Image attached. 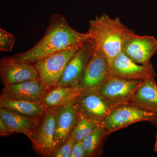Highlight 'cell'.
I'll list each match as a JSON object with an SVG mask.
<instances>
[{
	"label": "cell",
	"instance_id": "6da1fadb",
	"mask_svg": "<svg viewBox=\"0 0 157 157\" xmlns=\"http://www.w3.org/2000/svg\"><path fill=\"white\" fill-rule=\"evenodd\" d=\"M89 34L73 29L62 14H55L44 36L36 45L23 53L5 57L2 63L35 64L53 54L84 42L90 39Z\"/></svg>",
	"mask_w": 157,
	"mask_h": 157
},
{
	"label": "cell",
	"instance_id": "7a4b0ae2",
	"mask_svg": "<svg viewBox=\"0 0 157 157\" xmlns=\"http://www.w3.org/2000/svg\"><path fill=\"white\" fill-rule=\"evenodd\" d=\"M131 31L118 17L104 14L90 20L87 32L110 62L121 52L124 40Z\"/></svg>",
	"mask_w": 157,
	"mask_h": 157
},
{
	"label": "cell",
	"instance_id": "3957f363",
	"mask_svg": "<svg viewBox=\"0 0 157 157\" xmlns=\"http://www.w3.org/2000/svg\"><path fill=\"white\" fill-rule=\"evenodd\" d=\"M112 77L109 59L96 45L80 83V94L98 93Z\"/></svg>",
	"mask_w": 157,
	"mask_h": 157
},
{
	"label": "cell",
	"instance_id": "277c9868",
	"mask_svg": "<svg viewBox=\"0 0 157 157\" xmlns=\"http://www.w3.org/2000/svg\"><path fill=\"white\" fill-rule=\"evenodd\" d=\"M84 42L51 55L34 64L39 72V79L47 90L57 86L68 63Z\"/></svg>",
	"mask_w": 157,
	"mask_h": 157
},
{
	"label": "cell",
	"instance_id": "5b68a950",
	"mask_svg": "<svg viewBox=\"0 0 157 157\" xmlns=\"http://www.w3.org/2000/svg\"><path fill=\"white\" fill-rule=\"evenodd\" d=\"M157 113L147 111L131 105H121L113 108L101 125L107 135L138 122L151 121Z\"/></svg>",
	"mask_w": 157,
	"mask_h": 157
},
{
	"label": "cell",
	"instance_id": "8992f818",
	"mask_svg": "<svg viewBox=\"0 0 157 157\" xmlns=\"http://www.w3.org/2000/svg\"><path fill=\"white\" fill-rule=\"evenodd\" d=\"M95 45L91 38L84 42L68 63L57 86H69L79 90L83 74Z\"/></svg>",
	"mask_w": 157,
	"mask_h": 157
},
{
	"label": "cell",
	"instance_id": "52a82bcc",
	"mask_svg": "<svg viewBox=\"0 0 157 157\" xmlns=\"http://www.w3.org/2000/svg\"><path fill=\"white\" fill-rule=\"evenodd\" d=\"M157 51V40L151 36H140L132 30L124 40L121 52L133 62L145 65Z\"/></svg>",
	"mask_w": 157,
	"mask_h": 157
},
{
	"label": "cell",
	"instance_id": "ba28073f",
	"mask_svg": "<svg viewBox=\"0 0 157 157\" xmlns=\"http://www.w3.org/2000/svg\"><path fill=\"white\" fill-rule=\"evenodd\" d=\"M142 81L112 77L98 93L105 98L113 108L127 105Z\"/></svg>",
	"mask_w": 157,
	"mask_h": 157
},
{
	"label": "cell",
	"instance_id": "9c48e42d",
	"mask_svg": "<svg viewBox=\"0 0 157 157\" xmlns=\"http://www.w3.org/2000/svg\"><path fill=\"white\" fill-rule=\"evenodd\" d=\"M110 66L112 77L116 78L144 80L156 76L150 63H136L122 52L110 61Z\"/></svg>",
	"mask_w": 157,
	"mask_h": 157
},
{
	"label": "cell",
	"instance_id": "30bf717a",
	"mask_svg": "<svg viewBox=\"0 0 157 157\" xmlns=\"http://www.w3.org/2000/svg\"><path fill=\"white\" fill-rule=\"evenodd\" d=\"M75 103L79 116L94 121L101 125L113 108L99 93L79 95Z\"/></svg>",
	"mask_w": 157,
	"mask_h": 157
},
{
	"label": "cell",
	"instance_id": "8fae6325",
	"mask_svg": "<svg viewBox=\"0 0 157 157\" xmlns=\"http://www.w3.org/2000/svg\"><path fill=\"white\" fill-rule=\"evenodd\" d=\"M56 109L47 110L30 140L38 151L45 157H51L54 149Z\"/></svg>",
	"mask_w": 157,
	"mask_h": 157
},
{
	"label": "cell",
	"instance_id": "7c38bea8",
	"mask_svg": "<svg viewBox=\"0 0 157 157\" xmlns=\"http://www.w3.org/2000/svg\"><path fill=\"white\" fill-rule=\"evenodd\" d=\"M47 91L40 79H33L6 86L0 98L42 102Z\"/></svg>",
	"mask_w": 157,
	"mask_h": 157
},
{
	"label": "cell",
	"instance_id": "4fadbf2b",
	"mask_svg": "<svg viewBox=\"0 0 157 157\" xmlns=\"http://www.w3.org/2000/svg\"><path fill=\"white\" fill-rule=\"evenodd\" d=\"M78 117L75 100L57 108L54 149L71 136Z\"/></svg>",
	"mask_w": 157,
	"mask_h": 157
},
{
	"label": "cell",
	"instance_id": "5bb4252c",
	"mask_svg": "<svg viewBox=\"0 0 157 157\" xmlns=\"http://www.w3.org/2000/svg\"><path fill=\"white\" fill-rule=\"evenodd\" d=\"M0 77L5 86L39 79V72L35 65L20 63L1 62Z\"/></svg>",
	"mask_w": 157,
	"mask_h": 157
},
{
	"label": "cell",
	"instance_id": "9a60e30c",
	"mask_svg": "<svg viewBox=\"0 0 157 157\" xmlns=\"http://www.w3.org/2000/svg\"><path fill=\"white\" fill-rule=\"evenodd\" d=\"M155 77L142 80L127 105L157 113V84Z\"/></svg>",
	"mask_w": 157,
	"mask_h": 157
},
{
	"label": "cell",
	"instance_id": "2e32d148",
	"mask_svg": "<svg viewBox=\"0 0 157 157\" xmlns=\"http://www.w3.org/2000/svg\"><path fill=\"white\" fill-rule=\"evenodd\" d=\"M0 117L14 133H22L30 140L42 119L27 117L2 107H0Z\"/></svg>",
	"mask_w": 157,
	"mask_h": 157
},
{
	"label": "cell",
	"instance_id": "e0dca14e",
	"mask_svg": "<svg viewBox=\"0 0 157 157\" xmlns=\"http://www.w3.org/2000/svg\"><path fill=\"white\" fill-rule=\"evenodd\" d=\"M0 107L24 116L42 118L48 109L42 102H32L0 98Z\"/></svg>",
	"mask_w": 157,
	"mask_h": 157
},
{
	"label": "cell",
	"instance_id": "ac0fdd59",
	"mask_svg": "<svg viewBox=\"0 0 157 157\" xmlns=\"http://www.w3.org/2000/svg\"><path fill=\"white\" fill-rule=\"evenodd\" d=\"M80 94L73 88L56 86L47 91L42 102L48 109H56L75 101Z\"/></svg>",
	"mask_w": 157,
	"mask_h": 157
},
{
	"label": "cell",
	"instance_id": "d6986e66",
	"mask_svg": "<svg viewBox=\"0 0 157 157\" xmlns=\"http://www.w3.org/2000/svg\"><path fill=\"white\" fill-rule=\"evenodd\" d=\"M100 126L101 124L94 121L78 116L71 136L76 141H82Z\"/></svg>",
	"mask_w": 157,
	"mask_h": 157
},
{
	"label": "cell",
	"instance_id": "ffe728a7",
	"mask_svg": "<svg viewBox=\"0 0 157 157\" xmlns=\"http://www.w3.org/2000/svg\"><path fill=\"white\" fill-rule=\"evenodd\" d=\"M107 135L104 128L100 126L82 141L86 157L91 156L96 152Z\"/></svg>",
	"mask_w": 157,
	"mask_h": 157
},
{
	"label": "cell",
	"instance_id": "44dd1931",
	"mask_svg": "<svg viewBox=\"0 0 157 157\" xmlns=\"http://www.w3.org/2000/svg\"><path fill=\"white\" fill-rule=\"evenodd\" d=\"M76 141L70 136L66 142L54 150L51 157H71L72 149Z\"/></svg>",
	"mask_w": 157,
	"mask_h": 157
},
{
	"label": "cell",
	"instance_id": "7402d4cb",
	"mask_svg": "<svg viewBox=\"0 0 157 157\" xmlns=\"http://www.w3.org/2000/svg\"><path fill=\"white\" fill-rule=\"evenodd\" d=\"M15 42V38L14 35L2 29H0V50L1 51H11Z\"/></svg>",
	"mask_w": 157,
	"mask_h": 157
},
{
	"label": "cell",
	"instance_id": "603a6c76",
	"mask_svg": "<svg viewBox=\"0 0 157 157\" xmlns=\"http://www.w3.org/2000/svg\"><path fill=\"white\" fill-rule=\"evenodd\" d=\"M71 157H86L82 141H76L73 147Z\"/></svg>",
	"mask_w": 157,
	"mask_h": 157
},
{
	"label": "cell",
	"instance_id": "cb8c5ba5",
	"mask_svg": "<svg viewBox=\"0 0 157 157\" xmlns=\"http://www.w3.org/2000/svg\"><path fill=\"white\" fill-rule=\"evenodd\" d=\"M14 133L7 125V124L0 117V135L2 136H6Z\"/></svg>",
	"mask_w": 157,
	"mask_h": 157
},
{
	"label": "cell",
	"instance_id": "d4e9b609",
	"mask_svg": "<svg viewBox=\"0 0 157 157\" xmlns=\"http://www.w3.org/2000/svg\"><path fill=\"white\" fill-rule=\"evenodd\" d=\"M150 122L155 127H157V116L155 117Z\"/></svg>",
	"mask_w": 157,
	"mask_h": 157
},
{
	"label": "cell",
	"instance_id": "484cf974",
	"mask_svg": "<svg viewBox=\"0 0 157 157\" xmlns=\"http://www.w3.org/2000/svg\"><path fill=\"white\" fill-rule=\"evenodd\" d=\"M154 150L155 152L157 153V134L156 135V137L155 142Z\"/></svg>",
	"mask_w": 157,
	"mask_h": 157
}]
</instances>
